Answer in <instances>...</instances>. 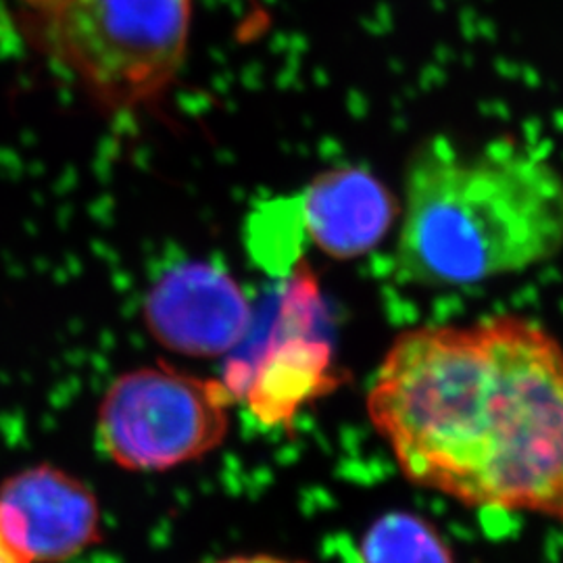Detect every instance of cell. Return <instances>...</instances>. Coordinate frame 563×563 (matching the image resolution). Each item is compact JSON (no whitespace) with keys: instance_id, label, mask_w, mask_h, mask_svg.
<instances>
[{"instance_id":"6da1fadb","label":"cell","mask_w":563,"mask_h":563,"mask_svg":"<svg viewBox=\"0 0 563 563\" xmlns=\"http://www.w3.org/2000/svg\"><path fill=\"white\" fill-rule=\"evenodd\" d=\"M367 416L409 483L563 522V346L543 325L495 316L402 332Z\"/></svg>"},{"instance_id":"7a4b0ae2","label":"cell","mask_w":563,"mask_h":563,"mask_svg":"<svg viewBox=\"0 0 563 563\" xmlns=\"http://www.w3.org/2000/svg\"><path fill=\"white\" fill-rule=\"evenodd\" d=\"M399 216L397 265L407 280H495L562 251L563 174L514 139H430L409 162Z\"/></svg>"},{"instance_id":"3957f363","label":"cell","mask_w":563,"mask_h":563,"mask_svg":"<svg viewBox=\"0 0 563 563\" xmlns=\"http://www.w3.org/2000/svg\"><path fill=\"white\" fill-rule=\"evenodd\" d=\"M197 0H13L23 44L111 118L157 107L188 59Z\"/></svg>"},{"instance_id":"277c9868","label":"cell","mask_w":563,"mask_h":563,"mask_svg":"<svg viewBox=\"0 0 563 563\" xmlns=\"http://www.w3.org/2000/svg\"><path fill=\"white\" fill-rule=\"evenodd\" d=\"M234 405L222 378L192 376L163 362L142 365L107 386L97 441L121 470L163 474L218 451Z\"/></svg>"},{"instance_id":"5b68a950","label":"cell","mask_w":563,"mask_h":563,"mask_svg":"<svg viewBox=\"0 0 563 563\" xmlns=\"http://www.w3.org/2000/svg\"><path fill=\"white\" fill-rule=\"evenodd\" d=\"M242 344L249 346L230 355L222 383L263 428H290L307 405L342 384L320 282L302 260L284 282L262 339Z\"/></svg>"},{"instance_id":"8992f818","label":"cell","mask_w":563,"mask_h":563,"mask_svg":"<svg viewBox=\"0 0 563 563\" xmlns=\"http://www.w3.org/2000/svg\"><path fill=\"white\" fill-rule=\"evenodd\" d=\"M142 323L169 353L192 360L232 355L249 336L255 311L236 278L209 262L165 269L142 299Z\"/></svg>"},{"instance_id":"52a82bcc","label":"cell","mask_w":563,"mask_h":563,"mask_svg":"<svg viewBox=\"0 0 563 563\" xmlns=\"http://www.w3.org/2000/svg\"><path fill=\"white\" fill-rule=\"evenodd\" d=\"M0 528L27 562L67 563L101 543V504L78 476L38 463L0 483Z\"/></svg>"},{"instance_id":"ba28073f","label":"cell","mask_w":563,"mask_h":563,"mask_svg":"<svg viewBox=\"0 0 563 563\" xmlns=\"http://www.w3.org/2000/svg\"><path fill=\"white\" fill-rule=\"evenodd\" d=\"M299 209L309 241L334 260H355L374 251L401 213L386 184L363 167L318 174L307 184Z\"/></svg>"},{"instance_id":"9c48e42d","label":"cell","mask_w":563,"mask_h":563,"mask_svg":"<svg viewBox=\"0 0 563 563\" xmlns=\"http://www.w3.org/2000/svg\"><path fill=\"white\" fill-rule=\"evenodd\" d=\"M360 563H455V553L430 520L388 511L363 532Z\"/></svg>"},{"instance_id":"30bf717a","label":"cell","mask_w":563,"mask_h":563,"mask_svg":"<svg viewBox=\"0 0 563 563\" xmlns=\"http://www.w3.org/2000/svg\"><path fill=\"white\" fill-rule=\"evenodd\" d=\"M207 563H305L295 562V560H286V558H278V555H267V553H251V555H232V558H223V560H216V562Z\"/></svg>"},{"instance_id":"8fae6325","label":"cell","mask_w":563,"mask_h":563,"mask_svg":"<svg viewBox=\"0 0 563 563\" xmlns=\"http://www.w3.org/2000/svg\"><path fill=\"white\" fill-rule=\"evenodd\" d=\"M0 563H30L18 551V547L4 537L2 528H0Z\"/></svg>"}]
</instances>
